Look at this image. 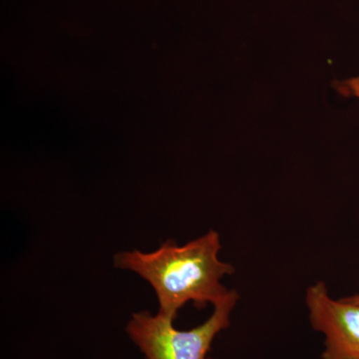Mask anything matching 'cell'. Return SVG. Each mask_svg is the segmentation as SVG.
I'll list each match as a JSON object with an SVG mask.
<instances>
[{
  "label": "cell",
  "mask_w": 359,
  "mask_h": 359,
  "mask_svg": "<svg viewBox=\"0 0 359 359\" xmlns=\"http://www.w3.org/2000/svg\"><path fill=\"white\" fill-rule=\"evenodd\" d=\"M238 299V292L230 290L214 304V313L203 325L186 332L175 328L173 318L141 311L133 314L127 332L147 359H209L215 337L230 327Z\"/></svg>",
  "instance_id": "obj_2"
},
{
  "label": "cell",
  "mask_w": 359,
  "mask_h": 359,
  "mask_svg": "<svg viewBox=\"0 0 359 359\" xmlns=\"http://www.w3.org/2000/svg\"><path fill=\"white\" fill-rule=\"evenodd\" d=\"M346 301L353 302V304H359V294L351 295V297H344Z\"/></svg>",
  "instance_id": "obj_5"
},
{
  "label": "cell",
  "mask_w": 359,
  "mask_h": 359,
  "mask_svg": "<svg viewBox=\"0 0 359 359\" xmlns=\"http://www.w3.org/2000/svg\"><path fill=\"white\" fill-rule=\"evenodd\" d=\"M334 88L339 92L340 95L347 97V98L359 99V76L349 78V79L342 80V81H335Z\"/></svg>",
  "instance_id": "obj_4"
},
{
  "label": "cell",
  "mask_w": 359,
  "mask_h": 359,
  "mask_svg": "<svg viewBox=\"0 0 359 359\" xmlns=\"http://www.w3.org/2000/svg\"><path fill=\"white\" fill-rule=\"evenodd\" d=\"M306 304L311 325L325 337L323 359H359V304L332 299L323 282L309 287Z\"/></svg>",
  "instance_id": "obj_3"
},
{
  "label": "cell",
  "mask_w": 359,
  "mask_h": 359,
  "mask_svg": "<svg viewBox=\"0 0 359 359\" xmlns=\"http://www.w3.org/2000/svg\"><path fill=\"white\" fill-rule=\"evenodd\" d=\"M221 241L217 231L178 247L167 241L153 252H123L116 255V268L138 273L155 290L159 313L176 320L179 309L188 302L196 308L217 304L230 290L221 283L235 271L231 264L219 259Z\"/></svg>",
  "instance_id": "obj_1"
}]
</instances>
